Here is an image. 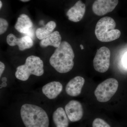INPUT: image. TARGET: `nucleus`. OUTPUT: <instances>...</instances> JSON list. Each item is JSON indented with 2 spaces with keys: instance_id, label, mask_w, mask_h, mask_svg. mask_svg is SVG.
I'll return each mask as SVG.
<instances>
[{
  "instance_id": "1",
  "label": "nucleus",
  "mask_w": 127,
  "mask_h": 127,
  "mask_svg": "<svg viewBox=\"0 0 127 127\" xmlns=\"http://www.w3.org/2000/svg\"><path fill=\"white\" fill-rule=\"evenodd\" d=\"M51 114L40 105L27 102L7 113L5 120L8 127H51Z\"/></svg>"
},
{
  "instance_id": "2",
  "label": "nucleus",
  "mask_w": 127,
  "mask_h": 127,
  "mask_svg": "<svg viewBox=\"0 0 127 127\" xmlns=\"http://www.w3.org/2000/svg\"><path fill=\"white\" fill-rule=\"evenodd\" d=\"M75 56L71 45L67 42L64 41L56 48L50 57L49 62L51 66L57 72L66 73L73 68Z\"/></svg>"
},
{
  "instance_id": "3",
  "label": "nucleus",
  "mask_w": 127,
  "mask_h": 127,
  "mask_svg": "<svg viewBox=\"0 0 127 127\" xmlns=\"http://www.w3.org/2000/svg\"><path fill=\"white\" fill-rule=\"evenodd\" d=\"M44 73L43 61L39 57L35 56L28 57L25 63L18 66L16 69V78L21 81H27L31 75L41 76Z\"/></svg>"
},
{
  "instance_id": "4",
  "label": "nucleus",
  "mask_w": 127,
  "mask_h": 127,
  "mask_svg": "<svg viewBox=\"0 0 127 127\" xmlns=\"http://www.w3.org/2000/svg\"><path fill=\"white\" fill-rule=\"evenodd\" d=\"M116 25L115 21L111 17L101 18L95 28V35L98 40L102 42H109L118 39L121 35V32L115 29Z\"/></svg>"
},
{
  "instance_id": "5",
  "label": "nucleus",
  "mask_w": 127,
  "mask_h": 127,
  "mask_svg": "<svg viewBox=\"0 0 127 127\" xmlns=\"http://www.w3.org/2000/svg\"><path fill=\"white\" fill-rule=\"evenodd\" d=\"M118 82L113 78H108L99 84L94 92L98 101H108L115 94L118 87Z\"/></svg>"
},
{
  "instance_id": "6",
  "label": "nucleus",
  "mask_w": 127,
  "mask_h": 127,
  "mask_svg": "<svg viewBox=\"0 0 127 127\" xmlns=\"http://www.w3.org/2000/svg\"><path fill=\"white\" fill-rule=\"evenodd\" d=\"M110 57L111 52L108 48L102 47L97 50L93 60L95 70L100 73L106 72L110 66Z\"/></svg>"
},
{
  "instance_id": "7",
  "label": "nucleus",
  "mask_w": 127,
  "mask_h": 127,
  "mask_svg": "<svg viewBox=\"0 0 127 127\" xmlns=\"http://www.w3.org/2000/svg\"><path fill=\"white\" fill-rule=\"evenodd\" d=\"M65 110L69 120L72 122H78L83 117L82 106L81 103L77 100L70 101L65 106Z\"/></svg>"
},
{
  "instance_id": "8",
  "label": "nucleus",
  "mask_w": 127,
  "mask_h": 127,
  "mask_svg": "<svg viewBox=\"0 0 127 127\" xmlns=\"http://www.w3.org/2000/svg\"><path fill=\"white\" fill-rule=\"evenodd\" d=\"M118 3V0H96L92 6L94 13L102 16L113 11Z\"/></svg>"
},
{
  "instance_id": "9",
  "label": "nucleus",
  "mask_w": 127,
  "mask_h": 127,
  "mask_svg": "<svg viewBox=\"0 0 127 127\" xmlns=\"http://www.w3.org/2000/svg\"><path fill=\"white\" fill-rule=\"evenodd\" d=\"M6 41L7 44L11 46H18L19 50L21 51L30 49L33 46V41L29 36L18 38L14 34H10L6 37Z\"/></svg>"
},
{
  "instance_id": "10",
  "label": "nucleus",
  "mask_w": 127,
  "mask_h": 127,
  "mask_svg": "<svg viewBox=\"0 0 127 127\" xmlns=\"http://www.w3.org/2000/svg\"><path fill=\"white\" fill-rule=\"evenodd\" d=\"M33 23L29 17L26 14H22L18 17L15 28L20 33L27 34L31 37L33 34Z\"/></svg>"
},
{
  "instance_id": "11",
  "label": "nucleus",
  "mask_w": 127,
  "mask_h": 127,
  "mask_svg": "<svg viewBox=\"0 0 127 127\" xmlns=\"http://www.w3.org/2000/svg\"><path fill=\"white\" fill-rule=\"evenodd\" d=\"M69 121L65 109L59 107L52 114L51 127H68Z\"/></svg>"
},
{
  "instance_id": "12",
  "label": "nucleus",
  "mask_w": 127,
  "mask_h": 127,
  "mask_svg": "<svg viewBox=\"0 0 127 127\" xmlns=\"http://www.w3.org/2000/svg\"><path fill=\"white\" fill-rule=\"evenodd\" d=\"M84 83L85 79L83 77L80 76L75 77L66 85V93L71 96H77L81 94Z\"/></svg>"
},
{
  "instance_id": "13",
  "label": "nucleus",
  "mask_w": 127,
  "mask_h": 127,
  "mask_svg": "<svg viewBox=\"0 0 127 127\" xmlns=\"http://www.w3.org/2000/svg\"><path fill=\"white\" fill-rule=\"evenodd\" d=\"M63 86L60 82L53 81L48 83L42 88V93L50 100L56 98L61 93Z\"/></svg>"
},
{
  "instance_id": "14",
  "label": "nucleus",
  "mask_w": 127,
  "mask_h": 127,
  "mask_svg": "<svg viewBox=\"0 0 127 127\" xmlns=\"http://www.w3.org/2000/svg\"><path fill=\"white\" fill-rule=\"evenodd\" d=\"M86 10L85 4L81 0H79L66 13L68 20L73 22L80 21L83 18Z\"/></svg>"
},
{
  "instance_id": "15",
  "label": "nucleus",
  "mask_w": 127,
  "mask_h": 127,
  "mask_svg": "<svg viewBox=\"0 0 127 127\" xmlns=\"http://www.w3.org/2000/svg\"><path fill=\"white\" fill-rule=\"evenodd\" d=\"M62 42V37L60 33L58 31H56L41 40L40 45L42 48L52 46L57 48L59 47Z\"/></svg>"
},
{
  "instance_id": "16",
  "label": "nucleus",
  "mask_w": 127,
  "mask_h": 127,
  "mask_svg": "<svg viewBox=\"0 0 127 127\" xmlns=\"http://www.w3.org/2000/svg\"><path fill=\"white\" fill-rule=\"evenodd\" d=\"M56 27V22L53 21L49 22L43 27L38 28L36 30V35L39 40H42L52 33Z\"/></svg>"
},
{
  "instance_id": "17",
  "label": "nucleus",
  "mask_w": 127,
  "mask_h": 127,
  "mask_svg": "<svg viewBox=\"0 0 127 127\" xmlns=\"http://www.w3.org/2000/svg\"><path fill=\"white\" fill-rule=\"evenodd\" d=\"M93 127H111L103 119H102L96 118L94 120L92 124Z\"/></svg>"
},
{
  "instance_id": "18",
  "label": "nucleus",
  "mask_w": 127,
  "mask_h": 127,
  "mask_svg": "<svg viewBox=\"0 0 127 127\" xmlns=\"http://www.w3.org/2000/svg\"><path fill=\"white\" fill-rule=\"evenodd\" d=\"M8 22L4 18H0V34H4L7 30L8 28Z\"/></svg>"
},
{
  "instance_id": "19",
  "label": "nucleus",
  "mask_w": 127,
  "mask_h": 127,
  "mask_svg": "<svg viewBox=\"0 0 127 127\" xmlns=\"http://www.w3.org/2000/svg\"><path fill=\"white\" fill-rule=\"evenodd\" d=\"M5 69L4 64L2 62H0V77H1Z\"/></svg>"
},
{
  "instance_id": "20",
  "label": "nucleus",
  "mask_w": 127,
  "mask_h": 127,
  "mask_svg": "<svg viewBox=\"0 0 127 127\" xmlns=\"http://www.w3.org/2000/svg\"><path fill=\"white\" fill-rule=\"evenodd\" d=\"M124 61H125V64H127V57H125Z\"/></svg>"
},
{
  "instance_id": "21",
  "label": "nucleus",
  "mask_w": 127,
  "mask_h": 127,
  "mask_svg": "<svg viewBox=\"0 0 127 127\" xmlns=\"http://www.w3.org/2000/svg\"><path fill=\"white\" fill-rule=\"evenodd\" d=\"M21 1H22V2H27V1H29L30 0H20Z\"/></svg>"
},
{
  "instance_id": "22",
  "label": "nucleus",
  "mask_w": 127,
  "mask_h": 127,
  "mask_svg": "<svg viewBox=\"0 0 127 127\" xmlns=\"http://www.w3.org/2000/svg\"><path fill=\"white\" fill-rule=\"evenodd\" d=\"M2 6V2H1V1H0V9H1V7Z\"/></svg>"
},
{
  "instance_id": "23",
  "label": "nucleus",
  "mask_w": 127,
  "mask_h": 127,
  "mask_svg": "<svg viewBox=\"0 0 127 127\" xmlns=\"http://www.w3.org/2000/svg\"><path fill=\"white\" fill-rule=\"evenodd\" d=\"M80 47H81V50H83V49H84V47H83V45H80Z\"/></svg>"
}]
</instances>
